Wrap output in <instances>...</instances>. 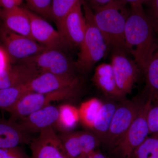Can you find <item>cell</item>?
<instances>
[{"instance_id":"e575fe53","label":"cell","mask_w":158,"mask_h":158,"mask_svg":"<svg viewBox=\"0 0 158 158\" xmlns=\"http://www.w3.org/2000/svg\"><path fill=\"white\" fill-rule=\"evenodd\" d=\"M118 2L121 4L123 6H126L127 4L130 5L135 4H143L145 3H149L150 0H116Z\"/></svg>"},{"instance_id":"ffe728a7","label":"cell","mask_w":158,"mask_h":158,"mask_svg":"<svg viewBox=\"0 0 158 158\" xmlns=\"http://www.w3.org/2000/svg\"><path fill=\"white\" fill-rule=\"evenodd\" d=\"M117 106L114 102L103 103L94 123L91 131L99 138L101 143H104Z\"/></svg>"},{"instance_id":"9c48e42d","label":"cell","mask_w":158,"mask_h":158,"mask_svg":"<svg viewBox=\"0 0 158 158\" xmlns=\"http://www.w3.org/2000/svg\"><path fill=\"white\" fill-rule=\"evenodd\" d=\"M83 1L77 3L58 29L68 48H80L85 37L86 21L82 10Z\"/></svg>"},{"instance_id":"603a6c76","label":"cell","mask_w":158,"mask_h":158,"mask_svg":"<svg viewBox=\"0 0 158 158\" xmlns=\"http://www.w3.org/2000/svg\"><path fill=\"white\" fill-rule=\"evenodd\" d=\"M144 74L148 97L153 100L158 98V46Z\"/></svg>"},{"instance_id":"f1b7e54d","label":"cell","mask_w":158,"mask_h":158,"mask_svg":"<svg viewBox=\"0 0 158 158\" xmlns=\"http://www.w3.org/2000/svg\"><path fill=\"white\" fill-rule=\"evenodd\" d=\"M0 158H28L20 147L11 148H0Z\"/></svg>"},{"instance_id":"5b68a950","label":"cell","mask_w":158,"mask_h":158,"mask_svg":"<svg viewBox=\"0 0 158 158\" xmlns=\"http://www.w3.org/2000/svg\"><path fill=\"white\" fill-rule=\"evenodd\" d=\"M152 102L148 97L128 129L112 148L119 158H131L136 148L150 135L147 115Z\"/></svg>"},{"instance_id":"8992f818","label":"cell","mask_w":158,"mask_h":158,"mask_svg":"<svg viewBox=\"0 0 158 158\" xmlns=\"http://www.w3.org/2000/svg\"><path fill=\"white\" fill-rule=\"evenodd\" d=\"M144 101H123L118 105L104 143L113 148L128 129L138 115Z\"/></svg>"},{"instance_id":"cb8c5ba5","label":"cell","mask_w":158,"mask_h":158,"mask_svg":"<svg viewBox=\"0 0 158 158\" xmlns=\"http://www.w3.org/2000/svg\"><path fill=\"white\" fill-rule=\"evenodd\" d=\"M31 91L28 84L0 89V109L10 112L20 99Z\"/></svg>"},{"instance_id":"277c9868","label":"cell","mask_w":158,"mask_h":158,"mask_svg":"<svg viewBox=\"0 0 158 158\" xmlns=\"http://www.w3.org/2000/svg\"><path fill=\"white\" fill-rule=\"evenodd\" d=\"M81 87L67 88L47 93L29 92L21 98L10 112L12 121L17 122L31 113L49 106L51 102L77 97Z\"/></svg>"},{"instance_id":"83f0119b","label":"cell","mask_w":158,"mask_h":158,"mask_svg":"<svg viewBox=\"0 0 158 158\" xmlns=\"http://www.w3.org/2000/svg\"><path fill=\"white\" fill-rule=\"evenodd\" d=\"M147 119L150 135L158 134V98L152 100L148 111Z\"/></svg>"},{"instance_id":"6da1fadb","label":"cell","mask_w":158,"mask_h":158,"mask_svg":"<svg viewBox=\"0 0 158 158\" xmlns=\"http://www.w3.org/2000/svg\"><path fill=\"white\" fill-rule=\"evenodd\" d=\"M154 33L142 4L131 5L125 28V40L128 54L133 56L143 73L158 47Z\"/></svg>"},{"instance_id":"7402d4cb","label":"cell","mask_w":158,"mask_h":158,"mask_svg":"<svg viewBox=\"0 0 158 158\" xmlns=\"http://www.w3.org/2000/svg\"><path fill=\"white\" fill-rule=\"evenodd\" d=\"M103 102L99 99L94 98L81 104L78 108L80 122L88 129H92L97 116Z\"/></svg>"},{"instance_id":"1f68e13d","label":"cell","mask_w":158,"mask_h":158,"mask_svg":"<svg viewBox=\"0 0 158 158\" xmlns=\"http://www.w3.org/2000/svg\"><path fill=\"white\" fill-rule=\"evenodd\" d=\"M23 0H0V10L19 6Z\"/></svg>"},{"instance_id":"d4e9b609","label":"cell","mask_w":158,"mask_h":158,"mask_svg":"<svg viewBox=\"0 0 158 158\" xmlns=\"http://www.w3.org/2000/svg\"><path fill=\"white\" fill-rule=\"evenodd\" d=\"M82 0H52V20L59 27L62 21L77 3Z\"/></svg>"},{"instance_id":"d6986e66","label":"cell","mask_w":158,"mask_h":158,"mask_svg":"<svg viewBox=\"0 0 158 158\" xmlns=\"http://www.w3.org/2000/svg\"><path fill=\"white\" fill-rule=\"evenodd\" d=\"M0 18L4 25L10 31L32 39L31 22L26 9L17 6L10 9H1Z\"/></svg>"},{"instance_id":"4fadbf2b","label":"cell","mask_w":158,"mask_h":158,"mask_svg":"<svg viewBox=\"0 0 158 158\" xmlns=\"http://www.w3.org/2000/svg\"><path fill=\"white\" fill-rule=\"evenodd\" d=\"M31 22L32 39L47 48H67L60 33L44 18L26 9Z\"/></svg>"},{"instance_id":"30bf717a","label":"cell","mask_w":158,"mask_h":158,"mask_svg":"<svg viewBox=\"0 0 158 158\" xmlns=\"http://www.w3.org/2000/svg\"><path fill=\"white\" fill-rule=\"evenodd\" d=\"M32 62L39 72L58 74H75L74 63L62 50L47 48L34 56L26 59Z\"/></svg>"},{"instance_id":"4316f807","label":"cell","mask_w":158,"mask_h":158,"mask_svg":"<svg viewBox=\"0 0 158 158\" xmlns=\"http://www.w3.org/2000/svg\"><path fill=\"white\" fill-rule=\"evenodd\" d=\"M32 11L47 19L52 20V0H26Z\"/></svg>"},{"instance_id":"f546056e","label":"cell","mask_w":158,"mask_h":158,"mask_svg":"<svg viewBox=\"0 0 158 158\" xmlns=\"http://www.w3.org/2000/svg\"><path fill=\"white\" fill-rule=\"evenodd\" d=\"M151 13L148 15L155 32L158 34V0H150Z\"/></svg>"},{"instance_id":"3957f363","label":"cell","mask_w":158,"mask_h":158,"mask_svg":"<svg viewBox=\"0 0 158 158\" xmlns=\"http://www.w3.org/2000/svg\"><path fill=\"white\" fill-rule=\"evenodd\" d=\"M82 6L85 11L86 32L74 65L80 70L88 72L105 56L108 46L94 22V12L85 0H83Z\"/></svg>"},{"instance_id":"9a60e30c","label":"cell","mask_w":158,"mask_h":158,"mask_svg":"<svg viewBox=\"0 0 158 158\" xmlns=\"http://www.w3.org/2000/svg\"><path fill=\"white\" fill-rule=\"evenodd\" d=\"M40 73L35 65L27 59L11 64L0 71V89L27 85Z\"/></svg>"},{"instance_id":"2e32d148","label":"cell","mask_w":158,"mask_h":158,"mask_svg":"<svg viewBox=\"0 0 158 158\" xmlns=\"http://www.w3.org/2000/svg\"><path fill=\"white\" fill-rule=\"evenodd\" d=\"M59 116L58 108L49 105L22 118L19 123L27 132H39L53 127Z\"/></svg>"},{"instance_id":"7c38bea8","label":"cell","mask_w":158,"mask_h":158,"mask_svg":"<svg viewBox=\"0 0 158 158\" xmlns=\"http://www.w3.org/2000/svg\"><path fill=\"white\" fill-rule=\"evenodd\" d=\"M66 152L71 158H78L97 149L101 142L91 131L60 133L59 135Z\"/></svg>"},{"instance_id":"d6a6232c","label":"cell","mask_w":158,"mask_h":158,"mask_svg":"<svg viewBox=\"0 0 158 158\" xmlns=\"http://www.w3.org/2000/svg\"><path fill=\"white\" fill-rule=\"evenodd\" d=\"M85 1L90 9H92L95 11L97 9L105 6L113 0H85Z\"/></svg>"},{"instance_id":"ac0fdd59","label":"cell","mask_w":158,"mask_h":158,"mask_svg":"<svg viewBox=\"0 0 158 158\" xmlns=\"http://www.w3.org/2000/svg\"><path fill=\"white\" fill-rule=\"evenodd\" d=\"M92 81L97 88L110 98L123 100L126 96L117 86L110 63L98 65L95 69Z\"/></svg>"},{"instance_id":"7a4b0ae2","label":"cell","mask_w":158,"mask_h":158,"mask_svg":"<svg viewBox=\"0 0 158 158\" xmlns=\"http://www.w3.org/2000/svg\"><path fill=\"white\" fill-rule=\"evenodd\" d=\"M129 12L116 0H113L94 12V19L101 32L108 47L128 54L124 32Z\"/></svg>"},{"instance_id":"8fae6325","label":"cell","mask_w":158,"mask_h":158,"mask_svg":"<svg viewBox=\"0 0 158 158\" xmlns=\"http://www.w3.org/2000/svg\"><path fill=\"white\" fill-rule=\"evenodd\" d=\"M30 146L31 158H71L52 126L40 132L37 138L33 139Z\"/></svg>"},{"instance_id":"44dd1931","label":"cell","mask_w":158,"mask_h":158,"mask_svg":"<svg viewBox=\"0 0 158 158\" xmlns=\"http://www.w3.org/2000/svg\"><path fill=\"white\" fill-rule=\"evenodd\" d=\"M59 116L55 126L60 133L71 131L80 122L79 110L70 104H63L58 108Z\"/></svg>"},{"instance_id":"e0dca14e","label":"cell","mask_w":158,"mask_h":158,"mask_svg":"<svg viewBox=\"0 0 158 158\" xmlns=\"http://www.w3.org/2000/svg\"><path fill=\"white\" fill-rule=\"evenodd\" d=\"M33 138L17 122L0 119V148H11L30 144Z\"/></svg>"},{"instance_id":"484cf974","label":"cell","mask_w":158,"mask_h":158,"mask_svg":"<svg viewBox=\"0 0 158 158\" xmlns=\"http://www.w3.org/2000/svg\"><path fill=\"white\" fill-rule=\"evenodd\" d=\"M131 158H158V134L148 136L136 148Z\"/></svg>"},{"instance_id":"836d02e7","label":"cell","mask_w":158,"mask_h":158,"mask_svg":"<svg viewBox=\"0 0 158 158\" xmlns=\"http://www.w3.org/2000/svg\"><path fill=\"white\" fill-rule=\"evenodd\" d=\"M78 158H107L97 149L89 153L81 156Z\"/></svg>"},{"instance_id":"5bb4252c","label":"cell","mask_w":158,"mask_h":158,"mask_svg":"<svg viewBox=\"0 0 158 158\" xmlns=\"http://www.w3.org/2000/svg\"><path fill=\"white\" fill-rule=\"evenodd\" d=\"M32 92L47 93L67 88L81 87V81L75 74L40 73L28 84Z\"/></svg>"},{"instance_id":"52a82bcc","label":"cell","mask_w":158,"mask_h":158,"mask_svg":"<svg viewBox=\"0 0 158 158\" xmlns=\"http://www.w3.org/2000/svg\"><path fill=\"white\" fill-rule=\"evenodd\" d=\"M0 40L11 59L20 61L34 56L47 48L30 37L10 31L4 24L0 26Z\"/></svg>"},{"instance_id":"4dcf8cb0","label":"cell","mask_w":158,"mask_h":158,"mask_svg":"<svg viewBox=\"0 0 158 158\" xmlns=\"http://www.w3.org/2000/svg\"><path fill=\"white\" fill-rule=\"evenodd\" d=\"M11 57L4 48L0 46V71L5 69L11 64Z\"/></svg>"},{"instance_id":"ba28073f","label":"cell","mask_w":158,"mask_h":158,"mask_svg":"<svg viewBox=\"0 0 158 158\" xmlns=\"http://www.w3.org/2000/svg\"><path fill=\"white\" fill-rule=\"evenodd\" d=\"M124 51L113 50L111 64L118 88L126 95L130 94L141 72L135 60Z\"/></svg>"}]
</instances>
